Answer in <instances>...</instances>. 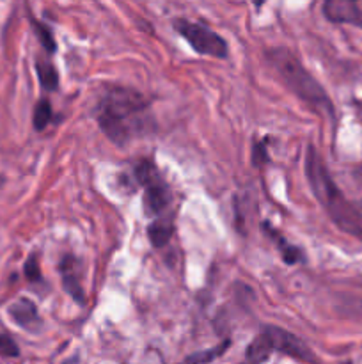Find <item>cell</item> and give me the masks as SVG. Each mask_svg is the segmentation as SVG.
Instances as JSON below:
<instances>
[{"label":"cell","instance_id":"1","mask_svg":"<svg viewBox=\"0 0 362 364\" xmlns=\"http://www.w3.org/2000/svg\"><path fill=\"white\" fill-rule=\"evenodd\" d=\"M151 105L141 91L126 85H110L96 109V119L105 137L116 146H124L141 134L138 117Z\"/></svg>","mask_w":362,"mask_h":364},{"label":"cell","instance_id":"2","mask_svg":"<svg viewBox=\"0 0 362 364\" xmlns=\"http://www.w3.org/2000/svg\"><path fill=\"white\" fill-rule=\"evenodd\" d=\"M305 176L319 205L341 231L353 237H362V223L355 212L353 203L346 199L336 181L330 176L327 164L312 144L305 149Z\"/></svg>","mask_w":362,"mask_h":364},{"label":"cell","instance_id":"3","mask_svg":"<svg viewBox=\"0 0 362 364\" xmlns=\"http://www.w3.org/2000/svg\"><path fill=\"white\" fill-rule=\"evenodd\" d=\"M265 57L270 66L279 75L280 80L297 98L311 105L314 110L327 112L330 117H334V105L330 102V96L327 95L323 85L305 70L304 64L291 50L275 46V48L266 50Z\"/></svg>","mask_w":362,"mask_h":364},{"label":"cell","instance_id":"4","mask_svg":"<svg viewBox=\"0 0 362 364\" xmlns=\"http://www.w3.org/2000/svg\"><path fill=\"white\" fill-rule=\"evenodd\" d=\"M133 176L138 185L144 187V199L142 208L148 217H160L170 205V188L163 176L160 174L158 167L149 159H142L135 164Z\"/></svg>","mask_w":362,"mask_h":364},{"label":"cell","instance_id":"5","mask_svg":"<svg viewBox=\"0 0 362 364\" xmlns=\"http://www.w3.org/2000/svg\"><path fill=\"white\" fill-rule=\"evenodd\" d=\"M172 27L181 38L187 39L192 50H195L199 55L215 57V59H227L229 55V46L226 39L204 25L188 21L185 18H176L172 21Z\"/></svg>","mask_w":362,"mask_h":364},{"label":"cell","instance_id":"6","mask_svg":"<svg viewBox=\"0 0 362 364\" xmlns=\"http://www.w3.org/2000/svg\"><path fill=\"white\" fill-rule=\"evenodd\" d=\"M263 329L266 331V334H268L270 340H272L273 350L283 352V354L290 355V358L293 359H298V361L316 364L314 352H312L300 338L295 336L293 333L277 326H265Z\"/></svg>","mask_w":362,"mask_h":364},{"label":"cell","instance_id":"7","mask_svg":"<svg viewBox=\"0 0 362 364\" xmlns=\"http://www.w3.org/2000/svg\"><path fill=\"white\" fill-rule=\"evenodd\" d=\"M323 16L332 23L355 25L362 28V7L351 0H327L322 6Z\"/></svg>","mask_w":362,"mask_h":364},{"label":"cell","instance_id":"8","mask_svg":"<svg viewBox=\"0 0 362 364\" xmlns=\"http://www.w3.org/2000/svg\"><path fill=\"white\" fill-rule=\"evenodd\" d=\"M77 267V259L71 255H66L59 263V272L60 277H62V287L66 290V294L73 299L77 304L84 306L85 304V294L82 290L80 279H78V274L75 270Z\"/></svg>","mask_w":362,"mask_h":364},{"label":"cell","instance_id":"9","mask_svg":"<svg viewBox=\"0 0 362 364\" xmlns=\"http://www.w3.org/2000/svg\"><path fill=\"white\" fill-rule=\"evenodd\" d=\"M9 316L13 318L14 323H18L23 329L32 331L38 326H41V318H39L38 308H35L34 302L27 297H20L16 302L9 306L7 309Z\"/></svg>","mask_w":362,"mask_h":364},{"label":"cell","instance_id":"10","mask_svg":"<svg viewBox=\"0 0 362 364\" xmlns=\"http://www.w3.org/2000/svg\"><path fill=\"white\" fill-rule=\"evenodd\" d=\"M174 235V213L160 215L148 226V238L155 249L165 247Z\"/></svg>","mask_w":362,"mask_h":364},{"label":"cell","instance_id":"11","mask_svg":"<svg viewBox=\"0 0 362 364\" xmlns=\"http://www.w3.org/2000/svg\"><path fill=\"white\" fill-rule=\"evenodd\" d=\"M261 228H263V231H265V233L268 235L273 242H275V245L279 247V251H280V256H283V262L286 263V265H297V263L305 262L304 251H302L298 245L287 244L286 238H284L279 231L273 230L272 224L263 223Z\"/></svg>","mask_w":362,"mask_h":364},{"label":"cell","instance_id":"12","mask_svg":"<svg viewBox=\"0 0 362 364\" xmlns=\"http://www.w3.org/2000/svg\"><path fill=\"white\" fill-rule=\"evenodd\" d=\"M273 350V345L270 336L266 334L265 329H261V333L251 341V345L245 350V361L247 364H263L270 359Z\"/></svg>","mask_w":362,"mask_h":364},{"label":"cell","instance_id":"13","mask_svg":"<svg viewBox=\"0 0 362 364\" xmlns=\"http://www.w3.org/2000/svg\"><path fill=\"white\" fill-rule=\"evenodd\" d=\"M229 347H231V340L229 338H226V340L220 341V343L215 345V347L206 348V350H201V352H194V354L187 355L183 361L177 364H208L215 361V359H219L220 355L226 354V352L229 350Z\"/></svg>","mask_w":362,"mask_h":364},{"label":"cell","instance_id":"14","mask_svg":"<svg viewBox=\"0 0 362 364\" xmlns=\"http://www.w3.org/2000/svg\"><path fill=\"white\" fill-rule=\"evenodd\" d=\"M35 71H38L39 84H41L45 91H57L59 89V71H57V68L50 60H35Z\"/></svg>","mask_w":362,"mask_h":364},{"label":"cell","instance_id":"15","mask_svg":"<svg viewBox=\"0 0 362 364\" xmlns=\"http://www.w3.org/2000/svg\"><path fill=\"white\" fill-rule=\"evenodd\" d=\"M53 117L52 105L46 98H41L34 107V116H32V123H34V128L38 132H43Z\"/></svg>","mask_w":362,"mask_h":364},{"label":"cell","instance_id":"16","mask_svg":"<svg viewBox=\"0 0 362 364\" xmlns=\"http://www.w3.org/2000/svg\"><path fill=\"white\" fill-rule=\"evenodd\" d=\"M31 21H32V27H34L35 36L39 38V43H41L43 48L46 50V53H55L57 43H55V38H53V32L50 31L45 23L34 20V18H31Z\"/></svg>","mask_w":362,"mask_h":364},{"label":"cell","instance_id":"17","mask_svg":"<svg viewBox=\"0 0 362 364\" xmlns=\"http://www.w3.org/2000/svg\"><path fill=\"white\" fill-rule=\"evenodd\" d=\"M268 141H270V139L265 137V139H259V141H256L254 144H252L251 162H252V166L258 167V169H261V167H265L266 164L270 162Z\"/></svg>","mask_w":362,"mask_h":364},{"label":"cell","instance_id":"18","mask_svg":"<svg viewBox=\"0 0 362 364\" xmlns=\"http://www.w3.org/2000/svg\"><path fill=\"white\" fill-rule=\"evenodd\" d=\"M23 274L27 277L28 283H41L43 276H41V269H39V262H38V256L31 255L28 259L25 262L23 265Z\"/></svg>","mask_w":362,"mask_h":364},{"label":"cell","instance_id":"19","mask_svg":"<svg viewBox=\"0 0 362 364\" xmlns=\"http://www.w3.org/2000/svg\"><path fill=\"white\" fill-rule=\"evenodd\" d=\"M20 355V347L16 341L7 334H0V358H18Z\"/></svg>","mask_w":362,"mask_h":364},{"label":"cell","instance_id":"20","mask_svg":"<svg viewBox=\"0 0 362 364\" xmlns=\"http://www.w3.org/2000/svg\"><path fill=\"white\" fill-rule=\"evenodd\" d=\"M353 206H355V212H357L358 219H361V223H362V199H358L357 203H353Z\"/></svg>","mask_w":362,"mask_h":364},{"label":"cell","instance_id":"21","mask_svg":"<svg viewBox=\"0 0 362 364\" xmlns=\"http://www.w3.org/2000/svg\"><path fill=\"white\" fill-rule=\"evenodd\" d=\"M355 107H357V116H358V119H361V123H362V102L355 103Z\"/></svg>","mask_w":362,"mask_h":364},{"label":"cell","instance_id":"22","mask_svg":"<svg viewBox=\"0 0 362 364\" xmlns=\"http://www.w3.org/2000/svg\"><path fill=\"white\" fill-rule=\"evenodd\" d=\"M344 364H351V363H344Z\"/></svg>","mask_w":362,"mask_h":364},{"label":"cell","instance_id":"23","mask_svg":"<svg viewBox=\"0 0 362 364\" xmlns=\"http://www.w3.org/2000/svg\"><path fill=\"white\" fill-rule=\"evenodd\" d=\"M240 364H247V363H240Z\"/></svg>","mask_w":362,"mask_h":364}]
</instances>
